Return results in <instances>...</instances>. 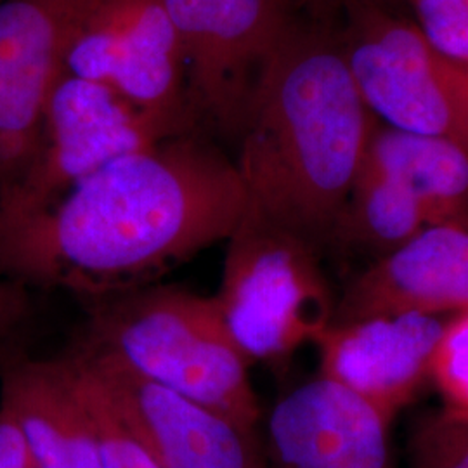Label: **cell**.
<instances>
[{
  "instance_id": "obj_1",
  "label": "cell",
  "mask_w": 468,
  "mask_h": 468,
  "mask_svg": "<svg viewBox=\"0 0 468 468\" xmlns=\"http://www.w3.org/2000/svg\"><path fill=\"white\" fill-rule=\"evenodd\" d=\"M247 197L234 160L201 133L127 153L44 210L0 226V280L100 301L226 241Z\"/></svg>"
},
{
  "instance_id": "obj_2",
  "label": "cell",
  "mask_w": 468,
  "mask_h": 468,
  "mask_svg": "<svg viewBox=\"0 0 468 468\" xmlns=\"http://www.w3.org/2000/svg\"><path fill=\"white\" fill-rule=\"evenodd\" d=\"M338 13L302 16L269 59L234 160L245 214L326 251L378 120L346 63Z\"/></svg>"
},
{
  "instance_id": "obj_3",
  "label": "cell",
  "mask_w": 468,
  "mask_h": 468,
  "mask_svg": "<svg viewBox=\"0 0 468 468\" xmlns=\"http://www.w3.org/2000/svg\"><path fill=\"white\" fill-rule=\"evenodd\" d=\"M71 346L125 368L259 431L261 404L251 363L224 326L212 297L154 283L87 302Z\"/></svg>"
},
{
  "instance_id": "obj_4",
  "label": "cell",
  "mask_w": 468,
  "mask_h": 468,
  "mask_svg": "<svg viewBox=\"0 0 468 468\" xmlns=\"http://www.w3.org/2000/svg\"><path fill=\"white\" fill-rule=\"evenodd\" d=\"M226 243L212 295L220 319L251 365L284 367L334 323L336 301L321 268L323 253L250 214Z\"/></svg>"
},
{
  "instance_id": "obj_5",
  "label": "cell",
  "mask_w": 468,
  "mask_h": 468,
  "mask_svg": "<svg viewBox=\"0 0 468 468\" xmlns=\"http://www.w3.org/2000/svg\"><path fill=\"white\" fill-rule=\"evenodd\" d=\"M338 37L371 115L413 134L452 141L468 150V71L442 56L413 21L378 2L344 0Z\"/></svg>"
},
{
  "instance_id": "obj_6",
  "label": "cell",
  "mask_w": 468,
  "mask_h": 468,
  "mask_svg": "<svg viewBox=\"0 0 468 468\" xmlns=\"http://www.w3.org/2000/svg\"><path fill=\"white\" fill-rule=\"evenodd\" d=\"M185 52L198 129L239 141L262 73L284 34L326 0H165Z\"/></svg>"
},
{
  "instance_id": "obj_7",
  "label": "cell",
  "mask_w": 468,
  "mask_h": 468,
  "mask_svg": "<svg viewBox=\"0 0 468 468\" xmlns=\"http://www.w3.org/2000/svg\"><path fill=\"white\" fill-rule=\"evenodd\" d=\"M176 135L110 87L61 73L30 164L0 189V226L44 210L118 156Z\"/></svg>"
},
{
  "instance_id": "obj_8",
  "label": "cell",
  "mask_w": 468,
  "mask_h": 468,
  "mask_svg": "<svg viewBox=\"0 0 468 468\" xmlns=\"http://www.w3.org/2000/svg\"><path fill=\"white\" fill-rule=\"evenodd\" d=\"M63 73L110 87L174 134L200 133L165 0H98L69 42Z\"/></svg>"
},
{
  "instance_id": "obj_9",
  "label": "cell",
  "mask_w": 468,
  "mask_h": 468,
  "mask_svg": "<svg viewBox=\"0 0 468 468\" xmlns=\"http://www.w3.org/2000/svg\"><path fill=\"white\" fill-rule=\"evenodd\" d=\"M118 415L162 468H269L259 431L125 368L69 346Z\"/></svg>"
},
{
  "instance_id": "obj_10",
  "label": "cell",
  "mask_w": 468,
  "mask_h": 468,
  "mask_svg": "<svg viewBox=\"0 0 468 468\" xmlns=\"http://www.w3.org/2000/svg\"><path fill=\"white\" fill-rule=\"evenodd\" d=\"M98 0H0V189L34 156L69 42Z\"/></svg>"
},
{
  "instance_id": "obj_11",
  "label": "cell",
  "mask_w": 468,
  "mask_h": 468,
  "mask_svg": "<svg viewBox=\"0 0 468 468\" xmlns=\"http://www.w3.org/2000/svg\"><path fill=\"white\" fill-rule=\"evenodd\" d=\"M444 328L439 316L425 314L332 323L314 344L319 377L346 387L392 423L431 378Z\"/></svg>"
},
{
  "instance_id": "obj_12",
  "label": "cell",
  "mask_w": 468,
  "mask_h": 468,
  "mask_svg": "<svg viewBox=\"0 0 468 468\" xmlns=\"http://www.w3.org/2000/svg\"><path fill=\"white\" fill-rule=\"evenodd\" d=\"M388 427L371 404L318 375L269 413L268 467L392 468Z\"/></svg>"
},
{
  "instance_id": "obj_13",
  "label": "cell",
  "mask_w": 468,
  "mask_h": 468,
  "mask_svg": "<svg viewBox=\"0 0 468 468\" xmlns=\"http://www.w3.org/2000/svg\"><path fill=\"white\" fill-rule=\"evenodd\" d=\"M468 313V231L431 226L363 269L335 303L334 323Z\"/></svg>"
},
{
  "instance_id": "obj_14",
  "label": "cell",
  "mask_w": 468,
  "mask_h": 468,
  "mask_svg": "<svg viewBox=\"0 0 468 468\" xmlns=\"http://www.w3.org/2000/svg\"><path fill=\"white\" fill-rule=\"evenodd\" d=\"M0 406L16 420L38 468H102L96 423L63 354L37 359L4 347Z\"/></svg>"
},
{
  "instance_id": "obj_15",
  "label": "cell",
  "mask_w": 468,
  "mask_h": 468,
  "mask_svg": "<svg viewBox=\"0 0 468 468\" xmlns=\"http://www.w3.org/2000/svg\"><path fill=\"white\" fill-rule=\"evenodd\" d=\"M365 164L408 189L431 226L468 231V150L377 123Z\"/></svg>"
},
{
  "instance_id": "obj_16",
  "label": "cell",
  "mask_w": 468,
  "mask_h": 468,
  "mask_svg": "<svg viewBox=\"0 0 468 468\" xmlns=\"http://www.w3.org/2000/svg\"><path fill=\"white\" fill-rule=\"evenodd\" d=\"M425 228L427 222L411 193L365 164L335 226L328 250L371 257L377 262Z\"/></svg>"
},
{
  "instance_id": "obj_17",
  "label": "cell",
  "mask_w": 468,
  "mask_h": 468,
  "mask_svg": "<svg viewBox=\"0 0 468 468\" xmlns=\"http://www.w3.org/2000/svg\"><path fill=\"white\" fill-rule=\"evenodd\" d=\"M63 356L75 371L85 404L96 423L102 468H162L118 415L115 406L106 398L89 371L67 351L63 352Z\"/></svg>"
},
{
  "instance_id": "obj_18",
  "label": "cell",
  "mask_w": 468,
  "mask_h": 468,
  "mask_svg": "<svg viewBox=\"0 0 468 468\" xmlns=\"http://www.w3.org/2000/svg\"><path fill=\"white\" fill-rule=\"evenodd\" d=\"M442 398V415L468 423V313L446 323L435 351L432 375Z\"/></svg>"
},
{
  "instance_id": "obj_19",
  "label": "cell",
  "mask_w": 468,
  "mask_h": 468,
  "mask_svg": "<svg viewBox=\"0 0 468 468\" xmlns=\"http://www.w3.org/2000/svg\"><path fill=\"white\" fill-rule=\"evenodd\" d=\"M415 25L442 56L468 68V0H410Z\"/></svg>"
},
{
  "instance_id": "obj_20",
  "label": "cell",
  "mask_w": 468,
  "mask_h": 468,
  "mask_svg": "<svg viewBox=\"0 0 468 468\" xmlns=\"http://www.w3.org/2000/svg\"><path fill=\"white\" fill-rule=\"evenodd\" d=\"M410 468H468V423L442 413L423 420L411 441Z\"/></svg>"
},
{
  "instance_id": "obj_21",
  "label": "cell",
  "mask_w": 468,
  "mask_h": 468,
  "mask_svg": "<svg viewBox=\"0 0 468 468\" xmlns=\"http://www.w3.org/2000/svg\"><path fill=\"white\" fill-rule=\"evenodd\" d=\"M32 316V297L28 286L0 280V351L11 346V340L19 334Z\"/></svg>"
},
{
  "instance_id": "obj_22",
  "label": "cell",
  "mask_w": 468,
  "mask_h": 468,
  "mask_svg": "<svg viewBox=\"0 0 468 468\" xmlns=\"http://www.w3.org/2000/svg\"><path fill=\"white\" fill-rule=\"evenodd\" d=\"M0 468H38L13 415L0 406Z\"/></svg>"
},
{
  "instance_id": "obj_23",
  "label": "cell",
  "mask_w": 468,
  "mask_h": 468,
  "mask_svg": "<svg viewBox=\"0 0 468 468\" xmlns=\"http://www.w3.org/2000/svg\"><path fill=\"white\" fill-rule=\"evenodd\" d=\"M330 2H335V4H338V5H340L344 0H330ZM369 2H378V4H382L384 0H369Z\"/></svg>"
},
{
  "instance_id": "obj_24",
  "label": "cell",
  "mask_w": 468,
  "mask_h": 468,
  "mask_svg": "<svg viewBox=\"0 0 468 468\" xmlns=\"http://www.w3.org/2000/svg\"><path fill=\"white\" fill-rule=\"evenodd\" d=\"M467 71H468V68H467Z\"/></svg>"
}]
</instances>
